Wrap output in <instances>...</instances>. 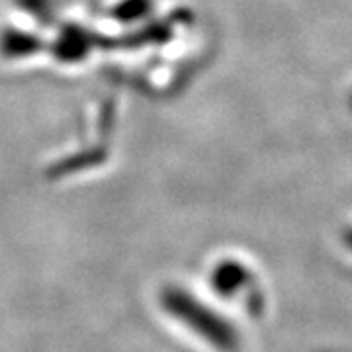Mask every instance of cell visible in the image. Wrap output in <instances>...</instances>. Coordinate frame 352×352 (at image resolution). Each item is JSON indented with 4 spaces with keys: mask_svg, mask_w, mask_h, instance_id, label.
Segmentation results:
<instances>
[{
    "mask_svg": "<svg viewBox=\"0 0 352 352\" xmlns=\"http://www.w3.org/2000/svg\"><path fill=\"white\" fill-rule=\"evenodd\" d=\"M159 305L168 317L188 327L217 352H239L241 337L235 325L196 298L190 289L176 284L164 286L159 292Z\"/></svg>",
    "mask_w": 352,
    "mask_h": 352,
    "instance_id": "obj_1",
    "label": "cell"
},
{
    "mask_svg": "<svg viewBox=\"0 0 352 352\" xmlns=\"http://www.w3.org/2000/svg\"><path fill=\"white\" fill-rule=\"evenodd\" d=\"M210 286L223 300H235V296H247V309L251 315L263 311V296L261 289L254 288L252 272L235 258H223L215 264L210 274Z\"/></svg>",
    "mask_w": 352,
    "mask_h": 352,
    "instance_id": "obj_2",
    "label": "cell"
},
{
    "mask_svg": "<svg viewBox=\"0 0 352 352\" xmlns=\"http://www.w3.org/2000/svg\"><path fill=\"white\" fill-rule=\"evenodd\" d=\"M104 39L98 38L94 32L85 30L76 24H67L61 28L57 39L51 45V53L61 63H78L88 57L92 50H96Z\"/></svg>",
    "mask_w": 352,
    "mask_h": 352,
    "instance_id": "obj_3",
    "label": "cell"
},
{
    "mask_svg": "<svg viewBox=\"0 0 352 352\" xmlns=\"http://www.w3.org/2000/svg\"><path fill=\"white\" fill-rule=\"evenodd\" d=\"M43 50V41L30 32H22V30H4L0 34V55L4 59H22V57H30L34 53Z\"/></svg>",
    "mask_w": 352,
    "mask_h": 352,
    "instance_id": "obj_4",
    "label": "cell"
},
{
    "mask_svg": "<svg viewBox=\"0 0 352 352\" xmlns=\"http://www.w3.org/2000/svg\"><path fill=\"white\" fill-rule=\"evenodd\" d=\"M153 8V0H120L112 8V18L122 24H133L151 16Z\"/></svg>",
    "mask_w": 352,
    "mask_h": 352,
    "instance_id": "obj_5",
    "label": "cell"
},
{
    "mask_svg": "<svg viewBox=\"0 0 352 352\" xmlns=\"http://www.w3.org/2000/svg\"><path fill=\"white\" fill-rule=\"evenodd\" d=\"M20 8L30 12L36 20H39L41 24H50L51 20L55 18V4L53 0H18Z\"/></svg>",
    "mask_w": 352,
    "mask_h": 352,
    "instance_id": "obj_6",
    "label": "cell"
},
{
    "mask_svg": "<svg viewBox=\"0 0 352 352\" xmlns=\"http://www.w3.org/2000/svg\"><path fill=\"white\" fill-rule=\"evenodd\" d=\"M342 239H344V243H346V247H349V249L352 251V227H351V229H346V231H344Z\"/></svg>",
    "mask_w": 352,
    "mask_h": 352,
    "instance_id": "obj_7",
    "label": "cell"
},
{
    "mask_svg": "<svg viewBox=\"0 0 352 352\" xmlns=\"http://www.w3.org/2000/svg\"><path fill=\"white\" fill-rule=\"evenodd\" d=\"M349 106H351V110H352V94H351V100H349Z\"/></svg>",
    "mask_w": 352,
    "mask_h": 352,
    "instance_id": "obj_8",
    "label": "cell"
}]
</instances>
